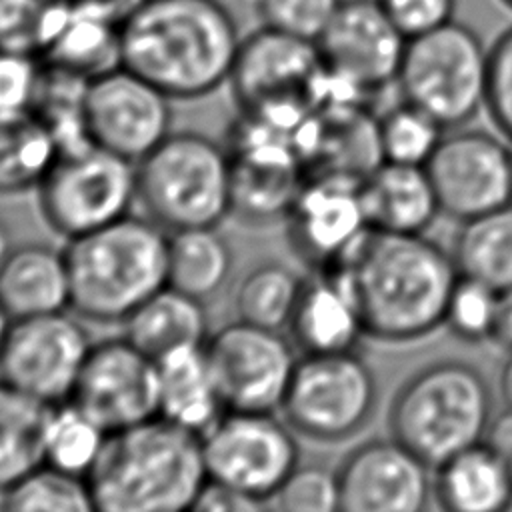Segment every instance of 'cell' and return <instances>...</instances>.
<instances>
[{"instance_id":"277c9868","label":"cell","mask_w":512,"mask_h":512,"mask_svg":"<svg viewBox=\"0 0 512 512\" xmlns=\"http://www.w3.org/2000/svg\"><path fill=\"white\" fill-rule=\"evenodd\" d=\"M168 230L152 218L124 216L68 238L70 308L96 322H124L168 284Z\"/></svg>"},{"instance_id":"d6a6232c","label":"cell","mask_w":512,"mask_h":512,"mask_svg":"<svg viewBox=\"0 0 512 512\" xmlns=\"http://www.w3.org/2000/svg\"><path fill=\"white\" fill-rule=\"evenodd\" d=\"M304 278L280 262H262L248 270L234 294L238 320L282 330L290 324Z\"/></svg>"},{"instance_id":"ffe728a7","label":"cell","mask_w":512,"mask_h":512,"mask_svg":"<svg viewBox=\"0 0 512 512\" xmlns=\"http://www.w3.org/2000/svg\"><path fill=\"white\" fill-rule=\"evenodd\" d=\"M292 246L318 268L340 258L366 230L360 180L314 176L288 210Z\"/></svg>"},{"instance_id":"ab89813d","label":"cell","mask_w":512,"mask_h":512,"mask_svg":"<svg viewBox=\"0 0 512 512\" xmlns=\"http://www.w3.org/2000/svg\"><path fill=\"white\" fill-rule=\"evenodd\" d=\"M342 0H256L262 26L318 42Z\"/></svg>"},{"instance_id":"f907efd6","label":"cell","mask_w":512,"mask_h":512,"mask_svg":"<svg viewBox=\"0 0 512 512\" xmlns=\"http://www.w3.org/2000/svg\"><path fill=\"white\" fill-rule=\"evenodd\" d=\"M502 2H504L508 8H512V0H502Z\"/></svg>"},{"instance_id":"74e56055","label":"cell","mask_w":512,"mask_h":512,"mask_svg":"<svg viewBox=\"0 0 512 512\" xmlns=\"http://www.w3.org/2000/svg\"><path fill=\"white\" fill-rule=\"evenodd\" d=\"M500 292L492 286L458 276L444 316V326L458 338L470 344L490 342L498 312Z\"/></svg>"},{"instance_id":"60d3db41","label":"cell","mask_w":512,"mask_h":512,"mask_svg":"<svg viewBox=\"0 0 512 512\" xmlns=\"http://www.w3.org/2000/svg\"><path fill=\"white\" fill-rule=\"evenodd\" d=\"M498 132L512 144V26L490 46V72L484 108Z\"/></svg>"},{"instance_id":"83f0119b","label":"cell","mask_w":512,"mask_h":512,"mask_svg":"<svg viewBox=\"0 0 512 512\" xmlns=\"http://www.w3.org/2000/svg\"><path fill=\"white\" fill-rule=\"evenodd\" d=\"M124 336L154 360L204 346L210 336L204 300L166 284L124 320Z\"/></svg>"},{"instance_id":"f35d334b","label":"cell","mask_w":512,"mask_h":512,"mask_svg":"<svg viewBox=\"0 0 512 512\" xmlns=\"http://www.w3.org/2000/svg\"><path fill=\"white\" fill-rule=\"evenodd\" d=\"M270 506L288 512H334L340 510L336 470L320 464H298Z\"/></svg>"},{"instance_id":"5b68a950","label":"cell","mask_w":512,"mask_h":512,"mask_svg":"<svg viewBox=\"0 0 512 512\" xmlns=\"http://www.w3.org/2000/svg\"><path fill=\"white\" fill-rule=\"evenodd\" d=\"M494 416L486 376L470 362L442 358L420 366L394 392L388 432L432 470L484 440Z\"/></svg>"},{"instance_id":"f546056e","label":"cell","mask_w":512,"mask_h":512,"mask_svg":"<svg viewBox=\"0 0 512 512\" xmlns=\"http://www.w3.org/2000/svg\"><path fill=\"white\" fill-rule=\"evenodd\" d=\"M50 406L0 378V494L44 462Z\"/></svg>"},{"instance_id":"7bdbcfd3","label":"cell","mask_w":512,"mask_h":512,"mask_svg":"<svg viewBox=\"0 0 512 512\" xmlns=\"http://www.w3.org/2000/svg\"><path fill=\"white\" fill-rule=\"evenodd\" d=\"M398 30L410 40L454 20L456 0H380Z\"/></svg>"},{"instance_id":"8d00e7d4","label":"cell","mask_w":512,"mask_h":512,"mask_svg":"<svg viewBox=\"0 0 512 512\" xmlns=\"http://www.w3.org/2000/svg\"><path fill=\"white\" fill-rule=\"evenodd\" d=\"M66 0H0V50L42 56Z\"/></svg>"},{"instance_id":"d4e9b609","label":"cell","mask_w":512,"mask_h":512,"mask_svg":"<svg viewBox=\"0 0 512 512\" xmlns=\"http://www.w3.org/2000/svg\"><path fill=\"white\" fill-rule=\"evenodd\" d=\"M0 302L14 318L60 312L70 306V276L64 250L20 244L0 262Z\"/></svg>"},{"instance_id":"4dcf8cb0","label":"cell","mask_w":512,"mask_h":512,"mask_svg":"<svg viewBox=\"0 0 512 512\" xmlns=\"http://www.w3.org/2000/svg\"><path fill=\"white\" fill-rule=\"evenodd\" d=\"M60 148L34 110L0 114V194L36 188Z\"/></svg>"},{"instance_id":"ba28073f","label":"cell","mask_w":512,"mask_h":512,"mask_svg":"<svg viewBox=\"0 0 512 512\" xmlns=\"http://www.w3.org/2000/svg\"><path fill=\"white\" fill-rule=\"evenodd\" d=\"M490 48L456 20L410 38L396 84L404 102L444 128H460L486 108Z\"/></svg>"},{"instance_id":"7a4b0ae2","label":"cell","mask_w":512,"mask_h":512,"mask_svg":"<svg viewBox=\"0 0 512 512\" xmlns=\"http://www.w3.org/2000/svg\"><path fill=\"white\" fill-rule=\"evenodd\" d=\"M240 42L220 0H140L120 24L122 66L172 100L200 98L228 82Z\"/></svg>"},{"instance_id":"f6af8a7d","label":"cell","mask_w":512,"mask_h":512,"mask_svg":"<svg viewBox=\"0 0 512 512\" xmlns=\"http://www.w3.org/2000/svg\"><path fill=\"white\" fill-rule=\"evenodd\" d=\"M484 442L512 470V406H506L502 412L492 416V422L486 430Z\"/></svg>"},{"instance_id":"ac0fdd59","label":"cell","mask_w":512,"mask_h":512,"mask_svg":"<svg viewBox=\"0 0 512 512\" xmlns=\"http://www.w3.org/2000/svg\"><path fill=\"white\" fill-rule=\"evenodd\" d=\"M406 42L380 0H342L316 46L328 74L362 96L396 82Z\"/></svg>"},{"instance_id":"d590c367","label":"cell","mask_w":512,"mask_h":512,"mask_svg":"<svg viewBox=\"0 0 512 512\" xmlns=\"http://www.w3.org/2000/svg\"><path fill=\"white\" fill-rule=\"evenodd\" d=\"M444 126L410 102H400L378 118L382 162L426 166L438 148Z\"/></svg>"},{"instance_id":"2e32d148","label":"cell","mask_w":512,"mask_h":512,"mask_svg":"<svg viewBox=\"0 0 512 512\" xmlns=\"http://www.w3.org/2000/svg\"><path fill=\"white\" fill-rule=\"evenodd\" d=\"M172 98L144 76L118 66L88 82L84 118L94 144L132 162L172 132Z\"/></svg>"},{"instance_id":"8fae6325","label":"cell","mask_w":512,"mask_h":512,"mask_svg":"<svg viewBox=\"0 0 512 512\" xmlns=\"http://www.w3.org/2000/svg\"><path fill=\"white\" fill-rule=\"evenodd\" d=\"M294 432L274 412L226 410L200 434L208 480L270 506L274 494L300 464Z\"/></svg>"},{"instance_id":"836d02e7","label":"cell","mask_w":512,"mask_h":512,"mask_svg":"<svg viewBox=\"0 0 512 512\" xmlns=\"http://www.w3.org/2000/svg\"><path fill=\"white\" fill-rule=\"evenodd\" d=\"M108 432L72 400L50 406L44 428V462L76 476H88Z\"/></svg>"},{"instance_id":"4316f807","label":"cell","mask_w":512,"mask_h":512,"mask_svg":"<svg viewBox=\"0 0 512 512\" xmlns=\"http://www.w3.org/2000/svg\"><path fill=\"white\" fill-rule=\"evenodd\" d=\"M156 362L160 416L198 434L206 432L226 408L204 346L180 348Z\"/></svg>"},{"instance_id":"3957f363","label":"cell","mask_w":512,"mask_h":512,"mask_svg":"<svg viewBox=\"0 0 512 512\" xmlns=\"http://www.w3.org/2000/svg\"><path fill=\"white\" fill-rule=\"evenodd\" d=\"M86 480L98 512L192 510L208 482L202 436L164 416L110 432Z\"/></svg>"},{"instance_id":"30bf717a","label":"cell","mask_w":512,"mask_h":512,"mask_svg":"<svg viewBox=\"0 0 512 512\" xmlns=\"http://www.w3.org/2000/svg\"><path fill=\"white\" fill-rule=\"evenodd\" d=\"M378 382L358 350L298 358L282 402L286 422L300 434L338 442L358 434L374 416Z\"/></svg>"},{"instance_id":"d6986e66","label":"cell","mask_w":512,"mask_h":512,"mask_svg":"<svg viewBox=\"0 0 512 512\" xmlns=\"http://www.w3.org/2000/svg\"><path fill=\"white\" fill-rule=\"evenodd\" d=\"M430 466L396 438L350 450L336 468L342 512H418L432 498Z\"/></svg>"},{"instance_id":"5bb4252c","label":"cell","mask_w":512,"mask_h":512,"mask_svg":"<svg viewBox=\"0 0 512 512\" xmlns=\"http://www.w3.org/2000/svg\"><path fill=\"white\" fill-rule=\"evenodd\" d=\"M204 350L226 410L282 408L298 358L280 330L236 320L210 334Z\"/></svg>"},{"instance_id":"1f68e13d","label":"cell","mask_w":512,"mask_h":512,"mask_svg":"<svg viewBox=\"0 0 512 512\" xmlns=\"http://www.w3.org/2000/svg\"><path fill=\"white\" fill-rule=\"evenodd\" d=\"M232 250L216 226L168 234V284L194 296L216 294L232 272Z\"/></svg>"},{"instance_id":"e575fe53","label":"cell","mask_w":512,"mask_h":512,"mask_svg":"<svg viewBox=\"0 0 512 512\" xmlns=\"http://www.w3.org/2000/svg\"><path fill=\"white\" fill-rule=\"evenodd\" d=\"M6 512H92L94 500L84 476L42 462L0 494Z\"/></svg>"},{"instance_id":"cb8c5ba5","label":"cell","mask_w":512,"mask_h":512,"mask_svg":"<svg viewBox=\"0 0 512 512\" xmlns=\"http://www.w3.org/2000/svg\"><path fill=\"white\" fill-rule=\"evenodd\" d=\"M432 498L448 512L512 508V470L482 440L432 470Z\"/></svg>"},{"instance_id":"7402d4cb","label":"cell","mask_w":512,"mask_h":512,"mask_svg":"<svg viewBox=\"0 0 512 512\" xmlns=\"http://www.w3.org/2000/svg\"><path fill=\"white\" fill-rule=\"evenodd\" d=\"M368 228L392 234H424L440 204L424 166L380 162L360 180Z\"/></svg>"},{"instance_id":"9c48e42d","label":"cell","mask_w":512,"mask_h":512,"mask_svg":"<svg viewBox=\"0 0 512 512\" xmlns=\"http://www.w3.org/2000/svg\"><path fill=\"white\" fill-rule=\"evenodd\" d=\"M36 190L50 228L74 238L130 214L138 200L136 162L88 142L60 150Z\"/></svg>"},{"instance_id":"4fadbf2b","label":"cell","mask_w":512,"mask_h":512,"mask_svg":"<svg viewBox=\"0 0 512 512\" xmlns=\"http://www.w3.org/2000/svg\"><path fill=\"white\" fill-rule=\"evenodd\" d=\"M92 342L64 310L14 318L0 350V378L54 406L70 400Z\"/></svg>"},{"instance_id":"484cf974","label":"cell","mask_w":512,"mask_h":512,"mask_svg":"<svg viewBox=\"0 0 512 512\" xmlns=\"http://www.w3.org/2000/svg\"><path fill=\"white\" fill-rule=\"evenodd\" d=\"M40 60L94 80L122 66L120 22L76 0H66Z\"/></svg>"},{"instance_id":"681fc988","label":"cell","mask_w":512,"mask_h":512,"mask_svg":"<svg viewBox=\"0 0 512 512\" xmlns=\"http://www.w3.org/2000/svg\"><path fill=\"white\" fill-rule=\"evenodd\" d=\"M8 250H10V246H8V234H6L4 224L0 222V262L4 260V256L8 254Z\"/></svg>"},{"instance_id":"8992f818","label":"cell","mask_w":512,"mask_h":512,"mask_svg":"<svg viewBox=\"0 0 512 512\" xmlns=\"http://www.w3.org/2000/svg\"><path fill=\"white\" fill-rule=\"evenodd\" d=\"M138 202L168 232L218 226L232 212L230 158L198 132H170L136 162Z\"/></svg>"},{"instance_id":"e0dca14e","label":"cell","mask_w":512,"mask_h":512,"mask_svg":"<svg viewBox=\"0 0 512 512\" xmlns=\"http://www.w3.org/2000/svg\"><path fill=\"white\" fill-rule=\"evenodd\" d=\"M70 400L108 434L160 416L158 362L126 336L92 344Z\"/></svg>"},{"instance_id":"7dc6e473","label":"cell","mask_w":512,"mask_h":512,"mask_svg":"<svg viewBox=\"0 0 512 512\" xmlns=\"http://www.w3.org/2000/svg\"><path fill=\"white\" fill-rule=\"evenodd\" d=\"M498 390L506 406H512V352H508V358L504 360L498 376Z\"/></svg>"},{"instance_id":"bcb514c9","label":"cell","mask_w":512,"mask_h":512,"mask_svg":"<svg viewBox=\"0 0 512 512\" xmlns=\"http://www.w3.org/2000/svg\"><path fill=\"white\" fill-rule=\"evenodd\" d=\"M490 342L506 352H512V288L502 290L498 296V312Z\"/></svg>"},{"instance_id":"c3c4849f","label":"cell","mask_w":512,"mask_h":512,"mask_svg":"<svg viewBox=\"0 0 512 512\" xmlns=\"http://www.w3.org/2000/svg\"><path fill=\"white\" fill-rule=\"evenodd\" d=\"M12 324V316L8 314V310L4 308V304L0 302V350H2V344L6 340V334H8V328Z\"/></svg>"},{"instance_id":"ee69618b","label":"cell","mask_w":512,"mask_h":512,"mask_svg":"<svg viewBox=\"0 0 512 512\" xmlns=\"http://www.w3.org/2000/svg\"><path fill=\"white\" fill-rule=\"evenodd\" d=\"M266 508L264 502L218 482L208 480L200 490L194 508L196 512H246Z\"/></svg>"},{"instance_id":"603a6c76","label":"cell","mask_w":512,"mask_h":512,"mask_svg":"<svg viewBox=\"0 0 512 512\" xmlns=\"http://www.w3.org/2000/svg\"><path fill=\"white\" fill-rule=\"evenodd\" d=\"M304 354L356 350L366 336L360 310L346 286L326 270L304 280L288 324Z\"/></svg>"},{"instance_id":"f1b7e54d","label":"cell","mask_w":512,"mask_h":512,"mask_svg":"<svg viewBox=\"0 0 512 512\" xmlns=\"http://www.w3.org/2000/svg\"><path fill=\"white\" fill-rule=\"evenodd\" d=\"M450 254L462 276L512 288V204L460 222Z\"/></svg>"},{"instance_id":"44dd1931","label":"cell","mask_w":512,"mask_h":512,"mask_svg":"<svg viewBox=\"0 0 512 512\" xmlns=\"http://www.w3.org/2000/svg\"><path fill=\"white\" fill-rule=\"evenodd\" d=\"M308 178L362 180L380 162L378 120L366 118L358 102H328L310 112L294 132Z\"/></svg>"},{"instance_id":"6da1fadb","label":"cell","mask_w":512,"mask_h":512,"mask_svg":"<svg viewBox=\"0 0 512 512\" xmlns=\"http://www.w3.org/2000/svg\"><path fill=\"white\" fill-rule=\"evenodd\" d=\"M322 270L346 286L366 336L390 344L416 342L444 326L460 276L450 250L424 234L372 228Z\"/></svg>"},{"instance_id":"9a60e30c","label":"cell","mask_w":512,"mask_h":512,"mask_svg":"<svg viewBox=\"0 0 512 512\" xmlns=\"http://www.w3.org/2000/svg\"><path fill=\"white\" fill-rule=\"evenodd\" d=\"M424 168L440 212L458 222L512 204V144L490 132L452 128Z\"/></svg>"},{"instance_id":"7c38bea8","label":"cell","mask_w":512,"mask_h":512,"mask_svg":"<svg viewBox=\"0 0 512 512\" xmlns=\"http://www.w3.org/2000/svg\"><path fill=\"white\" fill-rule=\"evenodd\" d=\"M294 132L238 112L224 144L230 158L232 212L250 222L288 214L308 180Z\"/></svg>"},{"instance_id":"b9f144b4","label":"cell","mask_w":512,"mask_h":512,"mask_svg":"<svg viewBox=\"0 0 512 512\" xmlns=\"http://www.w3.org/2000/svg\"><path fill=\"white\" fill-rule=\"evenodd\" d=\"M42 68V60L34 54L0 50V114L32 108Z\"/></svg>"},{"instance_id":"52a82bcc","label":"cell","mask_w":512,"mask_h":512,"mask_svg":"<svg viewBox=\"0 0 512 512\" xmlns=\"http://www.w3.org/2000/svg\"><path fill=\"white\" fill-rule=\"evenodd\" d=\"M228 84L238 112L296 130L328 100L330 76L316 42L260 24L242 36Z\"/></svg>"}]
</instances>
